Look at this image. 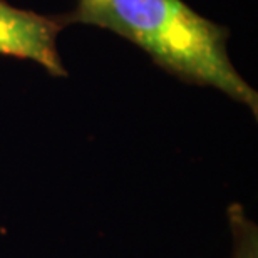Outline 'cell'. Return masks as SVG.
<instances>
[{"label": "cell", "mask_w": 258, "mask_h": 258, "mask_svg": "<svg viewBox=\"0 0 258 258\" xmlns=\"http://www.w3.org/2000/svg\"><path fill=\"white\" fill-rule=\"evenodd\" d=\"M62 22L111 30L143 49L179 81L215 87L256 116L258 94L228 55V29L195 12L183 0H77Z\"/></svg>", "instance_id": "6da1fadb"}, {"label": "cell", "mask_w": 258, "mask_h": 258, "mask_svg": "<svg viewBox=\"0 0 258 258\" xmlns=\"http://www.w3.org/2000/svg\"><path fill=\"white\" fill-rule=\"evenodd\" d=\"M66 29L60 15H40L0 0V55L34 60L50 76L66 77L57 35Z\"/></svg>", "instance_id": "7a4b0ae2"}, {"label": "cell", "mask_w": 258, "mask_h": 258, "mask_svg": "<svg viewBox=\"0 0 258 258\" xmlns=\"http://www.w3.org/2000/svg\"><path fill=\"white\" fill-rule=\"evenodd\" d=\"M228 220L233 233V258H258V230L246 218L243 206L233 203L228 208Z\"/></svg>", "instance_id": "3957f363"}]
</instances>
